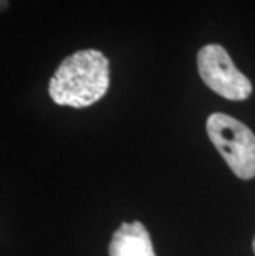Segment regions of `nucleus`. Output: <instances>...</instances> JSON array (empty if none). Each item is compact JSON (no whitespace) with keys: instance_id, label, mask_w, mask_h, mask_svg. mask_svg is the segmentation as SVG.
<instances>
[{"instance_id":"1","label":"nucleus","mask_w":255,"mask_h":256,"mask_svg":"<svg viewBox=\"0 0 255 256\" xmlns=\"http://www.w3.org/2000/svg\"><path fill=\"white\" fill-rule=\"evenodd\" d=\"M110 88V62L98 50H81L63 60L48 83L50 98L60 106L88 108Z\"/></svg>"},{"instance_id":"2","label":"nucleus","mask_w":255,"mask_h":256,"mask_svg":"<svg viewBox=\"0 0 255 256\" xmlns=\"http://www.w3.org/2000/svg\"><path fill=\"white\" fill-rule=\"evenodd\" d=\"M210 142L227 166L242 180L255 177V134L245 124L224 112H212L205 121Z\"/></svg>"},{"instance_id":"3","label":"nucleus","mask_w":255,"mask_h":256,"mask_svg":"<svg viewBox=\"0 0 255 256\" xmlns=\"http://www.w3.org/2000/svg\"><path fill=\"white\" fill-rule=\"evenodd\" d=\"M197 70L205 86L225 100L243 101L252 94V83L229 56L224 46L210 43L197 53Z\"/></svg>"},{"instance_id":"4","label":"nucleus","mask_w":255,"mask_h":256,"mask_svg":"<svg viewBox=\"0 0 255 256\" xmlns=\"http://www.w3.org/2000/svg\"><path fill=\"white\" fill-rule=\"evenodd\" d=\"M110 256H156L153 242L143 223H121L111 238Z\"/></svg>"},{"instance_id":"5","label":"nucleus","mask_w":255,"mask_h":256,"mask_svg":"<svg viewBox=\"0 0 255 256\" xmlns=\"http://www.w3.org/2000/svg\"><path fill=\"white\" fill-rule=\"evenodd\" d=\"M7 5H9V0H2V10H5Z\"/></svg>"},{"instance_id":"6","label":"nucleus","mask_w":255,"mask_h":256,"mask_svg":"<svg viewBox=\"0 0 255 256\" xmlns=\"http://www.w3.org/2000/svg\"><path fill=\"white\" fill-rule=\"evenodd\" d=\"M253 253H255V238H253Z\"/></svg>"}]
</instances>
